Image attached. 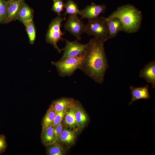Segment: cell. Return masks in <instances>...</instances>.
I'll list each match as a JSON object with an SVG mask.
<instances>
[{
    "label": "cell",
    "mask_w": 155,
    "mask_h": 155,
    "mask_svg": "<svg viewBox=\"0 0 155 155\" xmlns=\"http://www.w3.org/2000/svg\"><path fill=\"white\" fill-rule=\"evenodd\" d=\"M104 42L95 37L87 43L80 69L95 82L102 84L108 67Z\"/></svg>",
    "instance_id": "6da1fadb"
},
{
    "label": "cell",
    "mask_w": 155,
    "mask_h": 155,
    "mask_svg": "<svg viewBox=\"0 0 155 155\" xmlns=\"http://www.w3.org/2000/svg\"><path fill=\"white\" fill-rule=\"evenodd\" d=\"M142 17L140 11L133 5L127 4L119 7L106 18H118L122 24L123 31L132 33L140 29Z\"/></svg>",
    "instance_id": "7a4b0ae2"
},
{
    "label": "cell",
    "mask_w": 155,
    "mask_h": 155,
    "mask_svg": "<svg viewBox=\"0 0 155 155\" xmlns=\"http://www.w3.org/2000/svg\"><path fill=\"white\" fill-rule=\"evenodd\" d=\"M84 32L104 42L109 39L108 27L105 18L101 16L88 20L85 25Z\"/></svg>",
    "instance_id": "3957f363"
},
{
    "label": "cell",
    "mask_w": 155,
    "mask_h": 155,
    "mask_svg": "<svg viewBox=\"0 0 155 155\" xmlns=\"http://www.w3.org/2000/svg\"><path fill=\"white\" fill-rule=\"evenodd\" d=\"M85 52L76 57L55 62L52 64L55 66L59 75L64 77L72 75L77 69H80L84 59Z\"/></svg>",
    "instance_id": "277c9868"
},
{
    "label": "cell",
    "mask_w": 155,
    "mask_h": 155,
    "mask_svg": "<svg viewBox=\"0 0 155 155\" xmlns=\"http://www.w3.org/2000/svg\"><path fill=\"white\" fill-rule=\"evenodd\" d=\"M63 20V18L58 16L53 19L49 24L46 36V42L52 45L59 53H61L62 50L57 46V43L60 40L63 41L64 40L62 36L64 35V33L61 30Z\"/></svg>",
    "instance_id": "5b68a950"
},
{
    "label": "cell",
    "mask_w": 155,
    "mask_h": 155,
    "mask_svg": "<svg viewBox=\"0 0 155 155\" xmlns=\"http://www.w3.org/2000/svg\"><path fill=\"white\" fill-rule=\"evenodd\" d=\"M64 39L66 44L64 48L61 50L63 51V54L60 60H62L78 56L85 51L87 44H82L77 40L70 41L65 39Z\"/></svg>",
    "instance_id": "8992f818"
},
{
    "label": "cell",
    "mask_w": 155,
    "mask_h": 155,
    "mask_svg": "<svg viewBox=\"0 0 155 155\" xmlns=\"http://www.w3.org/2000/svg\"><path fill=\"white\" fill-rule=\"evenodd\" d=\"M85 25L77 15L69 14L64 24L65 30L74 36L78 40L81 39V35L84 32Z\"/></svg>",
    "instance_id": "52a82bcc"
},
{
    "label": "cell",
    "mask_w": 155,
    "mask_h": 155,
    "mask_svg": "<svg viewBox=\"0 0 155 155\" xmlns=\"http://www.w3.org/2000/svg\"><path fill=\"white\" fill-rule=\"evenodd\" d=\"M106 9V6L104 4L97 5L92 3L80 10L81 19L87 18L90 20L97 18L100 14L104 13Z\"/></svg>",
    "instance_id": "ba28073f"
},
{
    "label": "cell",
    "mask_w": 155,
    "mask_h": 155,
    "mask_svg": "<svg viewBox=\"0 0 155 155\" xmlns=\"http://www.w3.org/2000/svg\"><path fill=\"white\" fill-rule=\"evenodd\" d=\"M24 0H8L5 24L17 20L19 11Z\"/></svg>",
    "instance_id": "9c48e42d"
},
{
    "label": "cell",
    "mask_w": 155,
    "mask_h": 155,
    "mask_svg": "<svg viewBox=\"0 0 155 155\" xmlns=\"http://www.w3.org/2000/svg\"><path fill=\"white\" fill-rule=\"evenodd\" d=\"M140 77L151 83L152 87H155V61H153L147 64L140 71Z\"/></svg>",
    "instance_id": "30bf717a"
},
{
    "label": "cell",
    "mask_w": 155,
    "mask_h": 155,
    "mask_svg": "<svg viewBox=\"0 0 155 155\" xmlns=\"http://www.w3.org/2000/svg\"><path fill=\"white\" fill-rule=\"evenodd\" d=\"M132 98L129 104L131 105L135 101L139 99H148L151 98L148 90V85L144 87H136L131 86L129 88Z\"/></svg>",
    "instance_id": "8fae6325"
},
{
    "label": "cell",
    "mask_w": 155,
    "mask_h": 155,
    "mask_svg": "<svg viewBox=\"0 0 155 155\" xmlns=\"http://www.w3.org/2000/svg\"><path fill=\"white\" fill-rule=\"evenodd\" d=\"M108 28L109 39L115 37L120 32L123 31L122 24L117 18L106 19L105 18Z\"/></svg>",
    "instance_id": "7c38bea8"
},
{
    "label": "cell",
    "mask_w": 155,
    "mask_h": 155,
    "mask_svg": "<svg viewBox=\"0 0 155 155\" xmlns=\"http://www.w3.org/2000/svg\"><path fill=\"white\" fill-rule=\"evenodd\" d=\"M33 9L24 2L19 11L17 20L24 24L33 20Z\"/></svg>",
    "instance_id": "4fadbf2b"
},
{
    "label": "cell",
    "mask_w": 155,
    "mask_h": 155,
    "mask_svg": "<svg viewBox=\"0 0 155 155\" xmlns=\"http://www.w3.org/2000/svg\"><path fill=\"white\" fill-rule=\"evenodd\" d=\"M77 102L74 101L73 105L69 108L68 111H66L64 117V123L68 127L73 128L76 131L79 129L75 117Z\"/></svg>",
    "instance_id": "5bb4252c"
},
{
    "label": "cell",
    "mask_w": 155,
    "mask_h": 155,
    "mask_svg": "<svg viewBox=\"0 0 155 155\" xmlns=\"http://www.w3.org/2000/svg\"><path fill=\"white\" fill-rule=\"evenodd\" d=\"M75 100L73 99L61 98L53 101L51 104L56 112L67 111L73 104Z\"/></svg>",
    "instance_id": "9a60e30c"
},
{
    "label": "cell",
    "mask_w": 155,
    "mask_h": 155,
    "mask_svg": "<svg viewBox=\"0 0 155 155\" xmlns=\"http://www.w3.org/2000/svg\"><path fill=\"white\" fill-rule=\"evenodd\" d=\"M41 139L43 144L46 146L51 145L56 142L53 133V127L50 126L42 132Z\"/></svg>",
    "instance_id": "2e32d148"
},
{
    "label": "cell",
    "mask_w": 155,
    "mask_h": 155,
    "mask_svg": "<svg viewBox=\"0 0 155 155\" xmlns=\"http://www.w3.org/2000/svg\"><path fill=\"white\" fill-rule=\"evenodd\" d=\"M76 131L74 129H63L60 135L59 142L67 145L73 144L76 137Z\"/></svg>",
    "instance_id": "e0dca14e"
},
{
    "label": "cell",
    "mask_w": 155,
    "mask_h": 155,
    "mask_svg": "<svg viewBox=\"0 0 155 155\" xmlns=\"http://www.w3.org/2000/svg\"><path fill=\"white\" fill-rule=\"evenodd\" d=\"M75 119L79 129H82L88 121V116L79 103L77 102Z\"/></svg>",
    "instance_id": "ac0fdd59"
},
{
    "label": "cell",
    "mask_w": 155,
    "mask_h": 155,
    "mask_svg": "<svg viewBox=\"0 0 155 155\" xmlns=\"http://www.w3.org/2000/svg\"><path fill=\"white\" fill-rule=\"evenodd\" d=\"M56 112L51 104L44 115L42 122V131L51 126L55 119Z\"/></svg>",
    "instance_id": "d6986e66"
},
{
    "label": "cell",
    "mask_w": 155,
    "mask_h": 155,
    "mask_svg": "<svg viewBox=\"0 0 155 155\" xmlns=\"http://www.w3.org/2000/svg\"><path fill=\"white\" fill-rule=\"evenodd\" d=\"M65 11L63 14V20L66 19L65 17L68 14L80 15V10H79L77 4L72 0H68L64 4Z\"/></svg>",
    "instance_id": "ffe728a7"
},
{
    "label": "cell",
    "mask_w": 155,
    "mask_h": 155,
    "mask_svg": "<svg viewBox=\"0 0 155 155\" xmlns=\"http://www.w3.org/2000/svg\"><path fill=\"white\" fill-rule=\"evenodd\" d=\"M26 28L29 43L33 44L36 38V30L33 20L27 22L24 24Z\"/></svg>",
    "instance_id": "44dd1931"
},
{
    "label": "cell",
    "mask_w": 155,
    "mask_h": 155,
    "mask_svg": "<svg viewBox=\"0 0 155 155\" xmlns=\"http://www.w3.org/2000/svg\"><path fill=\"white\" fill-rule=\"evenodd\" d=\"M48 147L46 150V154L47 155H63L65 154L64 148L57 142Z\"/></svg>",
    "instance_id": "7402d4cb"
},
{
    "label": "cell",
    "mask_w": 155,
    "mask_h": 155,
    "mask_svg": "<svg viewBox=\"0 0 155 155\" xmlns=\"http://www.w3.org/2000/svg\"><path fill=\"white\" fill-rule=\"evenodd\" d=\"M53 4L52 10L58 16H61V13L65 8L64 3L63 0H53Z\"/></svg>",
    "instance_id": "603a6c76"
},
{
    "label": "cell",
    "mask_w": 155,
    "mask_h": 155,
    "mask_svg": "<svg viewBox=\"0 0 155 155\" xmlns=\"http://www.w3.org/2000/svg\"><path fill=\"white\" fill-rule=\"evenodd\" d=\"M8 0H0V24H5Z\"/></svg>",
    "instance_id": "cb8c5ba5"
},
{
    "label": "cell",
    "mask_w": 155,
    "mask_h": 155,
    "mask_svg": "<svg viewBox=\"0 0 155 155\" xmlns=\"http://www.w3.org/2000/svg\"><path fill=\"white\" fill-rule=\"evenodd\" d=\"M66 111L56 112L55 119L51 126L54 127L61 123L65 115Z\"/></svg>",
    "instance_id": "d4e9b609"
},
{
    "label": "cell",
    "mask_w": 155,
    "mask_h": 155,
    "mask_svg": "<svg viewBox=\"0 0 155 155\" xmlns=\"http://www.w3.org/2000/svg\"><path fill=\"white\" fill-rule=\"evenodd\" d=\"M53 133L56 141L59 142L60 135L63 129V125L61 123L53 127Z\"/></svg>",
    "instance_id": "484cf974"
},
{
    "label": "cell",
    "mask_w": 155,
    "mask_h": 155,
    "mask_svg": "<svg viewBox=\"0 0 155 155\" xmlns=\"http://www.w3.org/2000/svg\"><path fill=\"white\" fill-rule=\"evenodd\" d=\"M7 144L5 136L0 135V154L5 152L7 148Z\"/></svg>",
    "instance_id": "4316f807"
}]
</instances>
